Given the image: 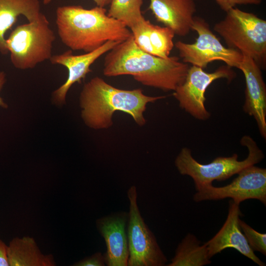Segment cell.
<instances>
[{
  "mask_svg": "<svg viewBox=\"0 0 266 266\" xmlns=\"http://www.w3.org/2000/svg\"><path fill=\"white\" fill-rule=\"evenodd\" d=\"M103 73L108 77L130 75L143 85L174 91L184 81L190 66L177 56L163 58L141 50L133 35L108 52Z\"/></svg>",
  "mask_w": 266,
  "mask_h": 266,
  "instance_id": "obj_1",
  "label": "cell"
},
{
  "mask_svg": "<svg viewBox=\"0 0 266 266\" xmlns=\"http://www.w3.org/2000/svg\"><path fill=\"white\" fill-rule=\"evenodd\" d=\"M56 15L59 37L71 50L88 53L108 41L121 42L132 35L124 23L108 16L104 7L64 5L57 8Z\"/></svg>",
  "mask_w": 266,
  "mask_h": 266,
  "instance_id": "obj_2",
  "label": "cell"
},
{
  "mask_svg": "<svg viewBox=\"0 0 266 266\" xmlns=\"http://www.w3.org/2000/svg\"><path fill=\"white\" fill-rule=\"evenodd\" d=\"M166 97L146 96L141 89L117 88L96 76L84 85L80 92L81 118L91 129H107L113 125L114 113L120 111L131 115L138 126H142L146 122L143 113L147 104Z\"/></svg>",
  "mask_w": 266,
  "mask_h": 266,
  "instance_id": "obj_3",
  "label": "cell"
},
{
  "mask_svg": "<svg viewBox=\"0 0 266 266\" xmlns=\"http://www.w3.org/2000/svg\"><path fill=\"white\" fill-rule=\"evenodd\" d=\"M214 31L228 47L251 58L261 68L266 65V21L253 13L233 7L216 23Z\"/></svg>",
  "mask_w": 266,
  "mask_h": 266,
  "instance_id": "obj_4",
  "label": "cell"
},
{
  "mask_svg": "<svg viewBox=\"0 0 266 266\" xmlns=\"http://www.w3.org/2000/svg\"><path fill=\"white\" fill-rule=\"evenodd\" d=\"M240 143L248 151L247 158L243 161H238L237 154H234L230 157H218L209 164H202L193 158L189 148L184 147L175 160V166L181 174L193 179L198 191L212 185L214 180H225L244 168L258 164L264 158L262 151L250 136H243Z\"/></svg>",
  "mask_w": 266,
  "mask_h": 266,
  "instance_id": "obj_5",
  "label": "cell"
},
{
  "mask_svg": "<svg viewBox=\"0 0 266 266\" xmlns=\"http://www.w3.org/2000/svg\"><path fill=\"white\" fill-rule=\"evenodd\" d=\"M56 36L46 16L17 26L5 39L10 60L16 68L25 70L49 60Z\"/></svg>",
  "mask_w": 266,
  "mask_h": 266,
  "instance_id": "obj_6",
  "label": "cell"
},
{
  "mask_svg": "<svg viewBox=\"0 0 266 266\" xmlns=\"http://www.w3.org/2000/svg\"><path fill=\"white\" fill-rule=\"evenodd\" d=\"M127 196L129 202L127 226L128 266H166L167 259L140 212L135 186L129 188Z\"/></svg>",
  "mask_w": 266,
  "mask_h": 266,
  "instance_id": "obj_7",
  "label": "cell"
},
{
  "mask_svg": "<svg viewBox=\"0 0 266 266\" xmlns=\"http://www.w3.org/2000/svg\"><path fill=\"white\" fill-rule=\"evenodd\" d=\"M192 30L198 34L194 43L178 41L174 44L183 63L203 69L212 62L221 61L231 67L238 68L243 55L236 50L225 47L204 19L195 16Z\"/></svg>",
  "mask_w": 266,
  "mask_h": 266,
  "instance_id": "obj_8",
  "label": "cell"
},
{
  "mask_svg": "<svg viewBox=\"0 0 266 266\" xmlns=\"http://www.w3.org/2000/svg\"><path fill=\"white\" fill-rule=\"evenodd\" d=\"M235 76V72L227 65L219 66L212 72L192 66L184 82L174 91L173 96L182 109L197 119L206 120L210 117L205 106L207 88L216 80L225 78L231 82Z\"/></svg>",
  "mask_w": 266,
  "mask_h": 266,
  "instance_id": "obj_9",
  "label": "cell"
},
{
  "mask_svg": "<svg viewBox=\"0 0 266 266\" xmlns=\"http://www.w3.org/2000/svg\"><path fill=\"white\" fill-rule=\"evenodd\" d=\"M230 184L221 187L212 185L197 191L193 196L196 202L231 198L240 204L248 199H257L266 204V169L254 165L239 171Z\"/></svg>",
  "mask_w": 266,
  "mask_h": 266,
  "instance_id": "obj_10",
  "label": "cell"
},
{
  "mask_svg": "<svg viewBox=\"0 0 266 266\" xmlns=\"http://www.w3.org/2000/svg\"><path fill=\"white\" fill-rule=\"evenodd\" d=\"M128 212L118 211L98 218L96 226L103 238L107 266H128L129 250L127 226Z\"/></svg>",
  "mask_w": 266,
  "mask_h": 266,
  "instance_id": "obj_11",
  "label": "cell"
},
{
  "mask_svg": "<svg viewBox=\"0 0 266 266\" xmlns=\"http://www.w3.org/2000/svg\"><path fill=\"white\" fill-rule=\"evenodd\" d=\"M120 42L108 41L97 49L84 54L74 55L71 50L60 54L52 55L49 60L52 64L62 65L68 70L66 81L52 94L53 102L62 105L66 102L67 92L76 82L81 83L87 74L91 71V66L101 56L108 52Z\"/></svg>",
  "mask_w": 266,
  "mask_h": 266,
  "instance_id": "obj_12",
  "label": "cell"
},
{
  "mask_svg": "<svg viewBox=\"0 0 266 266\" xmlns=\"http://www.w3.org/2000/svg\"><path fill=\"white\" fill-rule=\"evenodd\" d=\"M238 68L245 80L244 111L255 119L262 136L266 138V86L261 68L250 57L243 55Z\"/></svg>",
  "mask_w": 266,
  "mask_h": 266,
  "instance_id": "obj_13",
  "label": "cell"
},
{
  "mask_svg": "<svg viewBox=\"0 0 266 266\" xmlns=\"http://www.w3.org/2000/svg\"><path fill=\"white\" fill-rule=\"evenodd\" d=\"M239 204L229 201L227 219L219 232L205 242L210 258L227 248H234L260 266L266 265L249 246L239 225Z\"/></svg>",
  "mask_w": 266,
  "mask_h": 266,
  "instance_id": "obj_14",
  "label": "cell"
},
{
  "mask_svg": "<svg viewBox=\"0 0 266 266\" xmlns=\"http://www.w3.org/2000/svg\"><path fill=\"white\" fill-rule=\"evenodd\" d=\"M149 9L156 20L184 36L192 30L196 12L194 0H150Z\"/></svg>",
  "mask_w": 266,
  "mask_h": 266,
  "instance_id": "obj_15",
  "label": "cell"
},
{
  "mask_svg": "<svg viewBox=\"0 0 266 266\" xmlns=\"http://www.w3.org/2000/svg\"><path fill=\"white\" fill-rule=\"evenodd\" d=\"M39 0H0V53H8L5 34L14 25L20 15L29 22L36 20L40 13Z\"/></svg>",
  "mask_w": 266,
  "mask_h": 266,
  "instance_id": "obj_16",
  "label": "cell"
},
{
  "mask_svg": "<svg viewBox=\"0 0 266 266\" xmlns=\"http://www.w3.org/2000/svg\"><path fill=\"white\" fill-rule=\"evenodd\" d=\"M9 266H55L52 254H44L34 239L30 236L13 238L7 245Z\"/></svg>",
  "mask_w": 266,
  "mask_h": 266,
  "instance_id": "obj_17",
  "label": "cell"
},
{
  "mask_svg": "<svg viewBox=\"0 0 266 266\" xmlns=\"http://www.w3.org/2000/svg\"><path fill=\"white\" fill-rule=\"evenodd\" d=\"M188 233L178 244L174 257L167 266H202L211 263L205 244Z\"/></svg>",
  "mask_w": 266,
  "mask_h": 266,
  "instance_id": "obj_18",
  "label": "cell"
},
{
  "mask_svg": "<svg viewBox=\"0 0 266 266\" xmlns=\"http://www.w3.org/2000/svg\"><path fill=\"white\" fill-rule=\"evenodd\" d=\"M143 0H110L107 14L130 30L145 19L141 8Z\"/></svg>",
  "mask_w": 266,
  "mask_h": 266,
  "instance_id": "obj_19",
  "label": "cell"
},
{
  "mask_svg": "<svg viewBox=\"0 0 266 266\" xmlns=\"http://www.w3.org/2000/svg\"><path fill=\"white\" fill-rule=\"evenodd\" d=\"M174 32L167 27L152 24L149 27V40L153 49L154 56L167 58L174 46Z\"/></svg>",
  "mask_w": 266,
  "mask_h": 266,
  "instance_id": "obj_20",
  "label": "cell"
},
{
  "mask_svg": "<svg viewBox=\"0 0 266 266\" xmlns=\"http://www.w3.org/2000/svg\"><path fill=\"white\" fill-rule=\"evenodd\" d=\"M239 225L252 250L266 255V234L254 230L244 221L239 219Z\"/></svg>",
  "mask_w": 266,
  "mask_h": 266,
  "instance_id": "obj_21",
  "label": "cell"
},
{
  "mask_svg": "<svg viewBox=\"0 0 266 266\" xmlns=\"http://www.w3.org/2000/svg\"><path fill=\"white\" fill-rule=\"evenodd\" d=\"M105 262L103 254L97 252L91 256L74 263L72 266H104Z\"/></svg>",
  "mask_w": 266,
  "mask_h": 266,
  "instance_id": "obj_22",
  "label": "cell"
},
{
  "mask_svg": "<svg viewBox=\"0 0 266 266\" xmlns=\"http://www.w3.org/2000/svg\"><path fill=\"white\" fill-rule=\"evenodd\" d=\"M222 10L227 12L237 5H259L262 0H214Z\"/></svg>",
  "mask_w": 266,
  "mask_h": 266,
  "instance_id": "obj_23",
  "label": "cell"
},
{
  "mask_svg": "<svg viewBox=\"0 0 266 266\" xmlns=\"http://www.w3.org/2000/svg\"><path fill=\"white\" fill-rule=\"evenodd\" d=\"M0 266H9L7 245L0 239Z\"/></svg>",
  "mask_w": 266,
  "mask_h": 266,
  "instance_id": "obj_24",
  "label": "cell"
},
{
  "mask_svg": "<svg viewBox=\"0 0 266 266\" xmlns=\"http://www.w3.org/2000/svg\"><path fill=\"white\" fill-rule=\"evenodd\" d=\"M6 81V73L3 71H0V92ZM0 106L3 108H7L8 105L4 102L3 99L0 96Z\"/></svg>",
  "mask_w": 266,
  "mask_h": 266,
  "instance_id": "obj_25",
  "label": "cell"
},
{
  "mask_svg": "<svg viewBox=\"0 0 266 266\" xmlns=\"http://www.w3.org/2000/svg\"><path fill=\"white\" fill-rule=\"evenodd\" d=\"M97 5L99 7H104V6L109 4L110 0H93ZM52 0H43L44 4H49Z\"/></svg>",
  "mask_w": 266,
  "mask_h": 266,
  "instance_id": "obj_26",
  "label": "cell"
}]
</instances>
